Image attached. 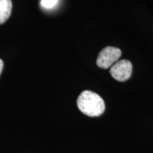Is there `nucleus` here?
<instances>
[{"instance_id": "nucleus-1", "label": "nucleus", "mask_w": 153, "mask_h": 153, "mask_svg": "<svg viewBox=\"0 0 153 153\" xmlns=\"http://www.w3.org/2000/svg\"><path fill=\"white\" fill-rule=\"evenodd\" d=\"M76 104L79 109L84 114L90 117L101 116L105 111L104 99L91 91H82L78 97Z\"/></svg>"}, {"instance_id": "nucleus-2", "label": "nucleus", "mask_w": 153, "mask_h": 153, "mask_svg": "<svg viewBox=\"0 0 153 153\" xmlns=\"http://www.w3.org/2000/svg\"><path fill=\"white\" fill-rule=\"evenodd\" d=\"M122 52L116 47L108 46L104 48L99 53L97 60V65L99 68L107 69L112 66L121 56Z\"/></svg>"}, {"instance_id": "nucleus-3", "label": "nucleus", "mask_w": 153, "mask_h": 153, "mask_svg": "<svg viewBox=\"0 0 153 153\" xmlns=\"http://www.w3.org/2000/svg\"><path fill=\"white\" fill-rule=\"evenodd\" d=\"M133 72V65L128 60L116 62L110 69V73L114 79L118 82H125L130 79Z\"/></svg>"}, {"instance_id": "nucleus-4", "label": "nucleus", "mask_w": 153, "mask_h": 153, "mask_svg": "<svg viewBox=\"0 0 153 153\" xmlns=\"http://www.w3.org/2000/svg\"><path fill=\"white\" fill-rule=\"evenodd\" d=\"M12 3L11 0H0V24L8 20L11 13Z\"/></svg>"}, {"instance_id": "nucleus-5", "label": "nucleus", "mask_w": 153, "mask_h": 153, "mask_svg": "<svg viewBox=\"0 0 153 153\" xmlns=\"http://www.w3.org/2000/svg\"><path fill=\"white\" fill-rule=\"evenodd\" d=\"M58 0H41V6L45 9H51L55 7Z\"/></svg>"}, {"instance_id": "nucleus-6", "label": "nucleus", "mask_w": 153, "mask_h": 153, "mask_svg": "<svg viewBox=\"0 0 153 153\" xmlns=\"http://www.w3.org/2000/svg\"><path fill=\"white\" fill-rule=\"evenodd\" d=\"M3 67H4V62H3V61L0 59V75H1V72H2Z\"/></svg>"}]
</instances>
